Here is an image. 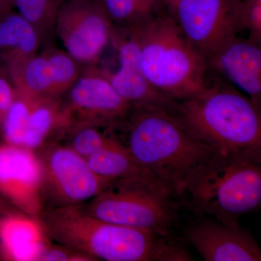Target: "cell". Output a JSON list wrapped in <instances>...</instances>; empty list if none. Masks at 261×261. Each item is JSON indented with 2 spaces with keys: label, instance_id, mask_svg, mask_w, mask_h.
<instances>
[{
  "label": "cell",
  "instance_id": "obj_1",
  "mask_svg": "<svg viewBox=\"0 0 261 261\" xmlns=\"http://www.w3.org/2000/svg\"><path fill=\"white\" fill-rule=\"evenodd\" d=\"M40 221L48 238L106 261H192L183 241L160 233L97 219L79 205H60Z\"/></svg>",
  "mask_w": 261,
  "mask_h": 261
},
{
  "label": "cell",
  "instance_id": "obj_2",
  "mask_svg": "<svg viewBox=\"0 0 261 261\" xmlns=\"http://www.w3.org/2000/svg\"><path fill=\"white\" fill-rule=\"evenodd\" d=\"M169 112L189 135L217 152L261 159L260 108L231 84L210 80Z\"/></svg>",
  "mask_w": 261,
  "mask_h": 261
},
{
  "label": "cell",
  "instance_id": "obj_3",
  "mask_svg": "<svg viewBox=\"0 0 261 261\" xmlns=\"http://www.w3.org/2000/svg\"><path fill=\"white\" fill-rule=\"evenodd\" d=\"M177 199L197 216L240 226L260 206L261 159L215 151L190 171Z\"/></svg>",
  "mask_w": 261,
  "mask_h": 261
},
{
  "label": "cell",
  "instance_id": "obj_4",
  "mask_svg": "<svg viewBox=\"0 0 261 261\" xmlns=\"http://www.w3.org/2000/svg\"><path fill=\"white\" fill-rule=\"evenodd\" d=\"M128 25L138 42L142 71L154 89L178 102L207 87L210 71L205 57L189 42L172 14L160 10Z\"/></svg>",
  "mask_w": 261,
  "mask_h": 261
},
{
  "label": "cell",
  "instance_id": "obj_5",
  "mask_svg": "<svg viewBox=\"0 0 261 261\" xmlns=\"http://www.w3.org/2000/svg\"><path fill=\"white\" fill-rule=\"evenodd\" d=\"M128 118L130 153L176 197L190 171L216 151L189 135L167 110L132 109Z\"/></svg>",
  "mask_w": 261,
  "mask_h": 261
},
{
  "label": "cell",
  "instance_id": "obj_6",
  "mask_svg": "<svg viewBox=\"0 0 261 261\" xmlns=\"http://www.w3.org/2000/svg\"><path fill=\"white\" fill-rule=\"evenodd\" d=\"M181 204L171 190L152 176L113 181L84 207L91 216L113 224L174 234Z\"/></svg>",
  "mask_w": 261,
  "mask_h": 261
},
{
  "label": "cell",
  "instance_id": "obj_7",
  "mask_svg": "<svg viewBox=\"0 0 261 261\" xmlns=\"http://www.w3.org/2000/svg\"><path fill=\"white\" fill-rule=\"evenodd\" d=\"M113 29L97 0H64L55 23L64 50L88 66L97 62L111 42Z\"/></svg>",
  "mask_w": 261,
  "mask_h": 261
},
{
  "label": "cell",
  "instance_id": "obj_8",
  "mask_svg": "<svg viewBox=\"0 0 261 261\" xmlns=\"http://www.w3.org/2000/svg\"><path fill=\"white\" fill-rule=\"evenodd\" d=\"M240 0H178L171 14L205 58L242 32Z\"/></svg>",
  "mask_w": 261,
  "mask_h": 261
},
{
  "label": "cell",
  "instance_id": "obj_9",
  "mask_svg": "<svg viewBox=\"0 0 261 261\" xmlns=\"http://www.w3.org/2000/svg\"><path fill=\"white\" fill-rule=\"evenodd\" d=\"M41 161L44 190L60 205H79L92 200L114 181L96 174L87 160L68 146L51 145Z\"/></svg>",
  "mask_w": 261,
  "mask_h": 261
},
{
  "label": "cell",
  "instance_id": "obj_10",
  "mask_svg": "<svg viewBox=\"0 0 261 261\" xmlns=\"http://www.w3.org/2000/svg\"><path fill=\"white\" fill-rule=\"evenodd\" d=\"M66 94L64 105L71 129L80 126H112L128 118L132 111L94 65L82 72Z\"/></svg>",
  "mask_w": 261,
  "mask_h": 261
},
{
  "label": "cell",
  "instance_id": "obj_11",
  "mask_svg": "<svg viewBox=\"0 0 261 261\" xmlns=\"http://www.w3.org/2000/svg\"><path fill=\"white\" fill-rule=\"evenodd\" d=\"M111 42L116 49L119 67L114 71L99 70L120 97L132 109L172 110L176 101L154 89L144 74L138 42L129 25L121 29L114 28Z\"/></svg>",
  "mask_w": 261,
  "mask_h": 261
},
{
  "label": "cell",
  "instance_id": "obj_12",
  "mask_svg": "<svg viewBox=\"0 0 261 261\" xmlns=\"http://www.w3.org/2000/svg\"><path fill=\"white\" fill-rule=\"evenodd\" d=\"M44 191V169L35 151L0 144V195L24 214L39 219Z\"/></svg>",
  "mask_w": 261,
  "mask_h": 261
},
{
  "label": "cell",
  "instance_id": "obj_13",
  "mask_svg": "<svg viewBox=\"0 0 261 261\" xmlns=\"http://www.w3.org/2000/svg\"><path fill=\"white\" fill-rule=\"evenodd\" d=\"M184 240L205 261L261 260L260 247L251 233L208 216H197L187 225Z\"/></svg>",
  "mask_w": 261,
  "mask_h": 261
},
{
  "label": "cell",
  "instance_id": "obj_14",
  "mask_svg": "<svg viewBox=\"0 0 261 261\" xmlns=\"http://www.w3.org/2000/svg\"><path fill=\"white\" fill-rule=\"evenodd\" d=\"M260 44L238 35L205 58L209 71L222 77L260 108Z\"/></svg>",
  "mask_w": 261,
  "mask_h": 261
},
{
  "label": "cell",
  "instance_id": "obj_15",
  "mask_svg": "<svg viewBox=\"0 0 261 261\" xmlns=\"http://www.w3.org/2000/svg\"><path fill=\"white\" fill-rule=\"evenodd\" d=\"M39 219L25 214L0 218V257L5 260H35L47 242Z\"/></svg>",
  "mask_w": 261,
  "mask_h": 261
},
{
  "label": "cell",
  "instance_id": "obj_16",
  "mask_svg": "<svg viewBox=\"0 0 261 261\" xmlns=\"http://www.w3.org/2000/svg\"><path fill=\"white\" fill-rule=\"evenodd\" d=\"M41 44L37 31L18 12L0 14V56L7 68L37 55Z\"/></svg>",
  "mask_w": 261,
  "mask_h": 261
},
{
  "label": "cell",
  "instance_id": "obj_17",
  "mask_svg": "<svg viewBox=\"0 0 261 261\" xmlns=\"http://www.w3.org/2000/svg\"><path fill=\"white\" fill-rule=\"evenodd\" d=\"M69 113L58 98L34 97L23 147L35 151L56 134L71 129Z\"/></svg>",
  "mask_w": 261,
  "mask_h": 261
},
{
  "label": "cell",
  "instance_id": "obj_18",
  "mask_svg": "<svg viewBox=\"0 0 261 261\" xmlns=\"http://www.w3.org/2000/svg\"><path fill=\"white\" fill-rule=\"evenodd\" d=\"M86 160L96 174L111 181L136 176L154 177L134 159L126 146L114 137Z\"/></svg>",
  "mask_w": 261,
  "mask_h": 261
},
{
  "label": "cell",
  "instance_id": "obj_19",
  "mask_svg": "<svg viewBox=\"0 0 261 261\" xmlns=\"http://www.w3.org/2000/svg\"><path fill=\"white\" fill-rule=\"evenodd\" d=\"M6 70L15 89L35 97L57 98L53 70L44 53Z\"/></svg>",
  "mask_w": 261,
  "mask_h": 261
},
{
  "label": "cell",
  "instance_id": "obj_20",
  "mask_svg": "<svg viewBox=\"0 0 261 261\" xmlns=\"http://www.w3.org/2000/svg\"><path fill=\"white\" fill-rule=\"evenodd\" d=\"M64 0H12L20 15L32 24L42 43L55 32V23L60 7Z\"/></svg>",
  "mask_w": 261,
  "mask_h": 261
},
{
  "label": "cell",
  "instance_id": "obj_21",
  "mask_svg": "<svg viewBox=\"0 0 261 261\" xmlns=\"http://www.w3.org/2000/svg\"><path fill=\"white\" fill-rule=\"evenodd\" d=\"M34 97L35 96L15 89L14 101L0 126L6 143L23 147L24 139Z\"/></svg>",
  "mask_w": 261,
  "mask_h": 261
},
{
  "label": "cell",
  "instance_id": "obj_22",
  "mask_svg": "<svg viewBox=\"0 0 261 261\" xmlns=\"http://www.w3.org/2000/svg\"><path fill=\"white\" fill-rule=\"evenodd\" d=\"M113 23L132 25L160 11L154 0H97Z\"/></svg>",
  "mask_w": 261,
  "mask_h": 261
},
{
  "label": "cell",
  "instance_id": "obj_23",
  "mask_svg": "<svg viewBox=\"0 0 261 261\" xmlns=\"http://www.w3.org/2000/svg\"><path fill=\"white\" fill-rule=\"evenodd\" d=\"M50 64L57 98L69 90L82 73L81 65L66 51L49 48L43 51Z\"/></svg>",
  "mask_w": 261,
  "mask_h": 261
},
{
  "label": "cell",
  "instance_id": "obj_24",
  "mask_svg": "<svg viewBox=\"0 0 261 261\" xmlns=\"http://www.w3.org/2000/svg\"><path fill=\"white\" fill-rule=\"evenodd\" d=\"M93 126H80L72 128L73 130L68 147L76 153L87 159L107 145L112 137L102 133Z\"/></svg>",
  "mask_w": 261,
  "mask_h": 261
},
{
  "label": "cell",
  "instance_id": "obj_25",
  "mask_svg": "<svg viewBox=\"0 0 261 261\" xmlns=\"http://www.w3.org/2000/svg\"><path fill=\"white\" fill-rule=\"evenodd\" d=\"M240 18L249 39L261 43V0H240Z\"/></svg>",
  "mask_w": 261,
  "mask_h": 261
},
{
  "label": "cell",
  "instance_id": "obj_26",
  "mask_svg": "<svg viewBox=\"0 0 261 261\" xmlns=\"http://www.w3.org/2000/svg\"><path fill=\"white\" fill-rule=\"evenodd\" d=\"M35 260L42 261H96L89 256L63 245H53L46 242L38 252Z\"/></svg>",
  "mask_w": 261,
  "mask_h": 261
},
{
  "label": "cell",
  "instance_id": "obj_27",
  "mask_svg": "<svg viewBox=\"0 0 261 261\" xmlns=\"http://www.w3.org/2000/svg\"><path fill=\"white\" fill-rule=\"evenodd\" d=\"M154 1L160 10H165L171 13L178 0H154Z\"/></svg>",
  "mask_w": 261,
  "mask_h": 261
},
{
  "label": "cell",
  "instance_id": "obj_28",
  "mask_svg": "<svg viewBox=\"0 0 261 261\" xmlns=\"http://www.w3.org/2000/svg\"><path fill=\"white\" fill-rule=\"evenodd\" d=\"M12 0H0V14L11 10Z\"/></svg>",
  "mask_w": 261,
  "mask_h": 261
}]
</instances>
